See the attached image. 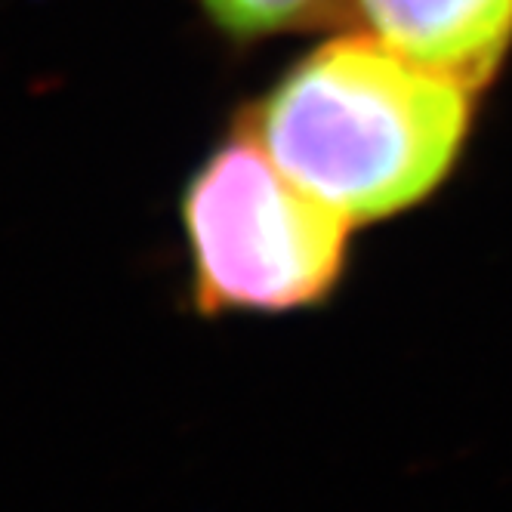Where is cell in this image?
<instances>
[{
	"label": "cell",
	"instance_id": "1",
	"mask_svg": "<svg viewBox=\"0 0 512 512\" xmlns=\"http://www.w3.org/2000/svg\"><path fill=\"white\" fill-rule=\"evenodd\" d=\"M469 93L380 38L349 34L303 56L244 130L297 186L371 223L442 186L469 133Z\"/></svg>",
	"mask_w": 512,
	"mask_h": 512
},
{
	"label": "cell",
	"instance_id": "2",
	"mask_svg": "<svg viewBox=\"0 0 512 512\" xmlns=\"http://www.w3.org/2000/svg\"><path fill=\"white\" fill-rule=\"evenodd\" d=\"M182 226L201 315L297 312L327 303L352 219L297 186L244 127L189 179Z\"/></svg>",
	"mask_w": 512,
	"mask_h": 512
},
{
	"label": "cell",
	"instance_id": "3",
	"mask_svg": "<svg viewBox=\"0 0 512 512\" xmlns=\"http://www.w3.org/2000/svg\"><path fill=\"white\" fill-rule=\"evenodd\" d=\"M374 38L466 90L485 87L512 47V0H355Z\"/></svg>",
	"mask_w": 512,
	"mask_h": 512
},
{
	"label": "cell",
	"instance_id": "4",
	"mask_svg": "<svg viewBox=\"0 0 512 512\" xmlns=\"http://www.w3.org/2000/svg\"><path fill=\"white\" fill-rule=\"evenodd\" d=\"M337 7L340 0H204L207 16L241 41L312 28L331 19Z\"/></svg>",
	"mask_w": 512,
	"mask_h": 512
}]
</instances>
